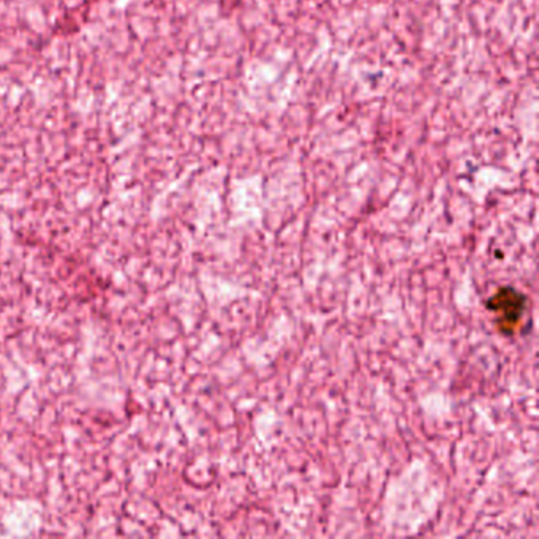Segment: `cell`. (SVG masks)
Here are the masks:
<instances>
[{"label": "cell", "mask_w": 539, "mask_h": 539, "mask_svg": "<svg viewBox=\"0 0 539 539\" xmlns=\"http://www.w3.org/2000/svg\"><path fill=\"white\" fill-rule=\"evenodd\" d=\"M487 307L490 310L500 315L498 325H500V329L505 331L506 326L513 328L521 318L524 307H525V298L521 293H517L515 289H502L490 299Z\"/></svg>", "instance_id": "6da1fadb"}]
</instances>
